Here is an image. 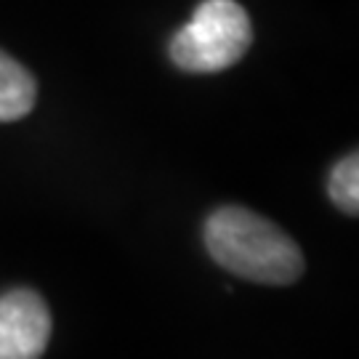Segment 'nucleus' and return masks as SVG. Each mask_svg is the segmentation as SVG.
<instances>
[{"instance_id": "1", "label": "nucleus", "mask_w": 359, "mask_h": 359, "mask_svg": "<svg viewBox=\"0 0 359 359\" xmlns=\"http://www.w3.org/2000/svg\"><path fill=\"white\" fill-rule=\"evenodd\" d=\"M205 248L221 269L256 285H293L306 269L290 234L240 205L218 208L208 216Z\"/></svg>"}, {"instance_id": "2", "label": "nucleus", "mask_w": 359, "mask_h": 359, "mask_svg": "<svg viewBox=\"0 0 359 359\" xmlns=\"http://www.w3.org/2000/svg\"><path fill=\"white\" fill-rule=\"evenodd\" d=\"M253 43L250 16L237 0H205L170 40V59L184 72H221L243 59Z\"/></svg>"}, {"instance_id": "3", "label": "nucleus", "mask_w": 359, "mask_h": 359, "mask_svg": "<svg viewBox=\"0 0 359 359\" xmlns=\"http://www.w3.org/2000/svg\"><path fill=\"white\" fill-rule=\"evenodd\" d=\"M51 341V311L43 295L16 287L0 295V359H40Z\"/></svg>"}, {"instance_id": "4", "label": "nucleus", "mask_w": 359, "mask_h": 359, "mask_svg": "<svg viewBox=\"0 0 359 359\" xmlns=\"http://www.w3.org/2000/svg\"><path fill=\"white\" fill-rule=\"evenodd\" d=\"M38 96L35 77L8 53L0 51V123H11L32 112Z\"/></svg>"}, {"instance_id": "5", "label": "nucleus", "mask_w": 359, "mask_h": 359, "mask_svg": "<svg viewBox=\"0 0 359 359\" xmlns=\"http://www.w3.org/2000/svg\"><path fill=\"white\" fill-rule=\"evenodd\" d=\"M327 194L335 205L348 216H357L359 210V157L348 154L341 163H335L327 181Z\"/></svg>"}]
</instances>
